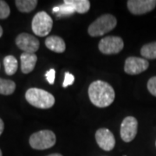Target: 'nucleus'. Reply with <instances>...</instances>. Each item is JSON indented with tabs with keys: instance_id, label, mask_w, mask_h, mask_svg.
<instances>
[{
	"instance_id": "f257e3e1",
	"label": "nucleus",
	"mask_w": 156,
	"mask_h": 156,
	"mask_svg": "<svg viewBox=\"0 0 156 156\" xmlns=\"http://www.w3.org/2000/svg\"><path fill=\"white\" fill-rule=\"evenodd\" d=\"M89 97L91 102L98 108H107L115 100V90L109 83L97 80L89 87Z\"/></svg>"
},
{
	"instance_id": "f03ea898",
	"label": "nucleus",
	"mask_w": 156,
	"mask_h": 156,
	"mask_svg": "<svg viewBox=\"0 0 156 156\" xmlns=\"http://www.w3.org/2000/svg\"><path fill=\"white\" fill-rule=\"evenodd\" d=\"M25 99L37 108H50L55 104V97L50 92L38 88H30L25 93Z\"/></svg>"
},
{
	"instance_id": "7ed1b4c3",
	"label": "nucleus",
	"mask_w": 156,
	"mask_h": 156,
	"mask_svg": "<svg viewBox=\"0 0 156 156\" xmlns=\"http://www.w3.org/2000/svg\"><path fill=\"white\" fill-rule=\"evenodd\" d=\"M116 24L117 20L115 16L111 14H104L98 17L89 25L88 33L93 37H101L114 30Z\"/></svg>"
},
{
	"instance_id": "20e7f679",
	"label": "nucleus",
	"mask_w": 156,
	"mask_h": 156,
	"mask_svg": "<svg viewBox=\"0 0 156 156\" xmlns=\"http://www.w3.org/2000/svg\"><path fill=\"white\" fill-rule=\"evenodd\" d=\"M29 142L33 149L45 150L56 144V134L51 130H41L31 134Z\"/></svg>"
},
{
	"instance_id": "39448f33",
	"label": "nucleus",
	"mask_w": 156,
	"mask_h": 156,
	"mask_svg": "<svg viewBox=\"0 0 156 156\" xmlns=\"http://www.w3.org/2000/svg\"><path fill=\"white\" fill-rule=\"evenodd\" d=\"M53 20L45 11H39L32 19L31 28L35 35L38 37H46L52 30Z\"/></svg>"
},
{
	"instance_id": "423d86ee",
	"label": "nucleus",
	"mask_w": 156,
	"mask_h": 156,
	"mask_svg": "<svg viewBox=\"0 0 156 156\" xmlns=\"http://www.w3.org/2000/svg\"><path fill=\"white\" fill-rule=\"evenodd\" d=\"M124 47V42L120 37L108 36L104 38L101 39L98 44L99 50L102 54L105 55H113L118 54L122 50Z\"/></svg>"
},
{
	"instance_id": "0eeeda50",
	"label": "nucleus",
	"mask_w": 156,
	"mask_h": 156,
	"mask_svg": "<svg viewBox=\"0 0 156 156\" xmlns=\"http://www.w3.org/2000/svg\"><path fill=\"white\" fill-rule=\"evenodd\" d=\"M138 131V122L134 116H127L121 125V137L123 141L130 142L135 138Z\"/></svg>"
},
{
	"instance_id": "6e6552de",
	"label": "nucleus",
	"mask_w": 156,
	"mask_h": 156,
	"mask_svg": "<svg viewBox=\"0 0 156 156\" xmlns=\"http://www.w3.org/2000/svg\"><path fill=\"white\" fill-rule=\"evenodd\" d=\"M149 62L145 58L129 56L124 64V71L128 75H139L147 69Z\"/></svg>"
},
{
	"instance_id": "1a4fd4ad",
	"label": "nucleus",
	"mask_w": 156,
	"mask_h": 156,
	"mask_svg": "<svg viewBox=\"0 0 156 156\" xmlns=\"http://www.w3.org/2000/svg\"><path fill=\"white\" fill-rule=\"evenodd\" d=\"M16 44L23 51L26 53H33L37 51L40 43L37 38L29 33L19 34L16 38Z\"/></svg>"
},
{
	"instance_id": "9d476101",
	"label": "nucleus",
	"mask_w": 156,
	"mask_h": 156,
	"mask_svg": "<svg viewBox=\"0 0 156 156\" xmlns=\"http://www.w3.org/2000/svg\"><path fill=\"white\" fill-rule=\"evenodd\" d=\"M129 11L134 15H143L152 11L156 6L154 0H128L127 2Z\"/></svg>"
},
{
	"instance_id": "9b49d317",
	"label": "nucleus",
	"mask_w": 156,
	"mask_h": 156,
	"mask_svg": "<svg viewBox=\"0 0 156 156\" xmlns=\"http://www.w3.org/2000/svg\"><path fill=\"white\" fill-rule=\"evenodd\" d=\"M95 140L102 150L111 151L115 146V139L112 132L108 128H100L95 133Z\"/></svg>"
},
{
	"instance_id": "f8f14e48",
	"label": "nucleus",
	"mask_w": 156,
	"mask_h": 156,
	"mask_svg": "<svg viewBox=\"0 0 156 156\" xmlns=\"http://www.w3.org/2000/svg\"><path fill=\"white\" fill-rule=\"evenodd\" d=\"M21 70L23 74L30 73L36 66L37 62V56L33 53H26L23 52L21 56Z\"/></svg>"
},
{
	"instance_id": "ddd939ff",
	"label": "nucleus",
	"mask_w": 156,
	"mask_h": 156,
	"mask_svg": "<svg viewBox=\"0 0 156 156\" xmlns=\"http://www.w3.org/2000/svg\"><path fill=\"white\" fill-rule=\"evenodd\" d=\"M45 46L51 51L62 53L66 50L64 40L57 36H50L45 39Z\"/></svg>"
},
{
	"instance_id": "4468645a",
	"label": "nucleus",
	"mask_w": 156,
	"mask_h": 156,
	"mask_svg": "<svg viewBox=\"0 0 156 156\" xmlns=\"http://www.w3.org/2000/svg\"><path fill=\"white\" fill-rule=\"evenodd\" d=\"M64 3L70 5L75 11L79 14L87 13L90 9V2L89 0H64Z\"/></svg>"
},
{
	"instance_id": "2eb2a0df",
	"label": "nucleus",
	"mask_w": 156,
	"mask_h": 156,
	"mask_svg": "<svg viewBox=\"0 0 156 156\" xmlns=\"http://www.w3.org/2000/svg\"><path fill=\"white\" fill-rule=\"evenodd\" d=\"M37 0H16L15 4L20 12L29 13L31 12L37 7Z\"/></svg>"
},
{
	"instance_id": "dca6fc26",
	"label": "nucleus",
	"mask_w": 156,
	"mask_h": 156,
	"mask_svg": "<svg viewBox=\"0 0 156 156\" xmlns=\"http://www.w3.org/2000/svg\"><path fill=\"white\" fill-rule=\"evenodd\" d=\"M5 70L8 76H12L17 72L18 68V62L17 58L13 56H7L4 59Z\"/></svg>"
},
{
	"instance_id": "f3484780",
	"label": "nucleus",
	"mask_w": 156,
	"mask_h": 156,
	"mask_svg": "<svg viewBox=\"0 0 156 156\" xmlns=\"http://www.w3.org/2000/svg\"><path fill=\"white\" fill-rule=\"evenodd\" d=\"M16 89V83L11 80L0 78V94L10 95L14 93Z\"/></svg>"
},
{
	"instance_id": "a211bd4d",
	"label": "nucleus",
	"mask_w": 156,
	"mask_h": 156,
	"mask_svg": "<svg viewBox=\"0 0 156 156\" xmlns=\"http://www.w3.org/2000/svg\"><path fill=\"white\" fill-rule=\"evenodd\" d=\"M140 54L145 59H156V42L143 45L140 49Z\"/></svg>"
},
{
	"instance_id": "6ab92c4d",
	"label": "nucleus",
	"mask_w": 156,
	"mask_h": 156,
	"mask_svg": "<svg viewBox=\"0 0 156 156\" xmlns=\"http://www.w3.org/2000/svg\"><path fill=\"white\" fill-rule=\"evenodd\" d=\"M52 12L54 14H57L58 17H64V16H69L74 14L76 11L73 9V7L69 4H66L63 2V4H62L61 5L54 7Z\"/></svg>"
},
{
	"instance_id": "aec40b11",
	"label": "nucleus",
	"mask_w": 156,
	"mask_h": 156,
	"mask_svg": "<svg viewBox=\"0 0 156 156\" xmlns=\"http://www.w3.org/2000/svg\"><path fill=\"white\" fill-rule=\"evenodd\" d=\"M10 6L5 1L0 0V19H5L10 16Z\"/></svg>"
},
{
	"instance_id": "412c9836",
	"label": "nucleus",
	"mask_w": 156,
	"mask_h": 156,
	"mask_svg": "<svg viewBox=\"0 0 156 156\" xmlns=\"http://www.w3.org/2000/svg\"><path fill=\"white\" fill-rule=\"evenodd\" d=\"M147 89L151 93V95H153L156 97V76H153L148 80Z\"/></svg>"
},
{
	"instance_id": "4be33fe9",
	"label": "nucleus",
	"mask_w": 156,
	"mask_h": 156,
	"mask_svg": "<svg viewBox=\"0 0 156 156\" xmlns=\"http://www.w3.org/2000/svg\"><path fill=\"white\" fill-rule=\"evenodd\" d=\"M74 81H75V76H73L72 74H70V73L69 72L65 73L64 81H63V83H62L63 88H67L68 86L72 85L74 83Z\"/></svg>"
},
{
	"instance_id": "5701e85b",
	"label": "nucleus",
	"mask_w": 156,
	"mask_h": 156,
	"mask_svg": "<svg viewBox=\"0 0 156 156\" xmlns=\"http://www.w3.org/2000/svg\"><path fill=\"white\" fill-rule=\"evenodd\" d=\"M55 75H56V71L54 69H50V70H48L45 74L46 80L50 84H54L55 83Z\"/></svg>"
},
{
	"instance_id": "b1692460",
	"label": "nucleus",
	"mask_w": 156,
	"mask_h": 156,
	"mask_svg": "<svg viewBox=\"0 0 156 156\" xmlns=\"http://www.w3.org/2000/svg\"><path fill=\"white\" fill-rule=\"evenodd\" d=\"M4 128H5V124H4V122L3 120L0 118V135L2 134L3 131H4Z\"/></svg>"
},
{
	"instance_id": "393cba45",
	"label": "nucleus",
	"mask_w": 156,
	"mask_h": 156,
	"mask_svg": "<svg viewBox=\"0 0 156 156\" xmlns=\"http://www.w3.org/2000/svg\"><path fill=\"white\" fill-rule=\"evenodd\" d=\"M47 156H62V155L60 154H50V155H47Z\"/></svg>"
},
{
	"instance_id": "a878e982",
	"label": "nucleus",
	"mask_w": 156,
	"mask_h": 156,
	"mask_svg": "<svg viewBox=\"0 0 156 156\" xmlns=\"http://www.w3.org/2000/svg\"><path fill=\"white\" fill-rule=\"evenodd\" d=\"M3 36V28L1 27V25H0V37Z\"/></svg>"
},
{
	"instance_id": "bb28decb",
	"label": "nucleus",
	"mask_w": 156,
	"mask_h": 156,
	"mask_svg": "<svg viewBox=\"0 0 156 156\" xmlns=\"http://www.w3.org/2000/svg\"><path fill=\"white\" fill-rule=\"evenodd\" d=\"M0 156H3V154H2V151L0 149Z\"/></svg>"
},
{
	"instance_id": "cd10ccee",
	"label": "nucleus",
	"mask_w": 156,
	"mask_h": 156,
	"mask_svg": "<svg viewBox=\"0 0 156 156\" xmlns=\"http://www.w3.org/2000/svg\"><path fill=\"white\" fill-rule=\"evenodd\" d=\"M155 146H156V142H155Z\"/></svg>"
}]
</instances>
